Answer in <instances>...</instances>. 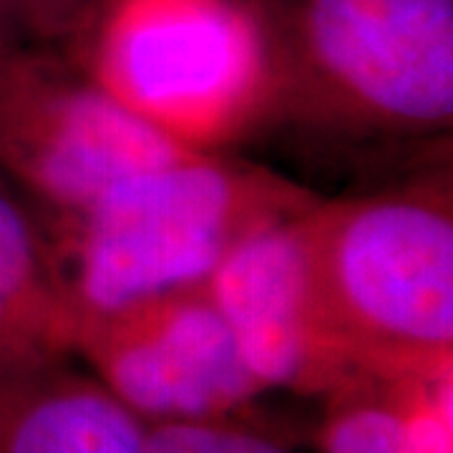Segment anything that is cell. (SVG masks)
<instances>
[{
	"mask_svg": "<svg viewBox=\"0 0 453 453\" xmlns=\"http://www.w3.org/2000/svg\"><path fill=\"white\" fill-rule=\"evenodd\" d=\"M144 426V453H295L252 413Z\"/></svg>",
	"mask_w": 453,
	"mask_h": 453,
	"instance_id": "7c38bea8",
	"label": "cell"
},
{
	"mask_svg": "<svg viewBox=\"0 0 453 453\" xmlns=\"http://www.w3.org/2000/svg\"><path fill=\"white\" fill-rule=\"evenodd\" d=\"M144 428L76 357L0 372V453H144Z\"/></svg>",
	"mask_w": 453,
	"mask_h": 453,
	"instance_id": "ba28073f",
	"label": "cell"
},
{
	"mask_svg": "<svg viewBox=\"0 0 453 453\" xmlns=\"http://www.w3.org/2000/svg\"><path fill=\"white\" fill-rule=\"evenodd\" d=\"M73 357L144 423L247 416L267 395L207 282L83 318Z\"/></svg>",
	"mask_w": 453,
	"mask_h": 453,
	"instance_id": "8992f818",
	"label": "cell"
},
{
	"mask_svg": "<svg viewBox=\"0 0 453 453\" xmlns=\"http://www.w3.org/2000/svg\"><path fill=\"white\" fill-rule=\"evenodd\" d=\"M405 453H453V365L388 380Z\"/></svg>",
	"mask_w": 453,
	"mask_h": 453,
	"instance_id": "8fae6325",
	"label": "cell"
},
{
	"mask_svg": "<svg viewBox=\"0 0 453 453\" xmlns=\"http://www.w3.org/2000/svg\"><path fill=\"white\" fill-rule=\"evenodd\" d=\"M58 357L71 356L58 353L49 340L41 338L0 295V372L31 368Z\"/></svg>",
	"mask_w": 453,
	"mask_h": 453,
	"instance_id": "5bb4252c",
	"label": "cell"
},
{
	"mask_svg": "<svg viewBox=\"0 0 453 453\" xmlns=\"http://www.w3.org/2000/svg\"><path fill=\"white\" fill-rule=\"evenodd\" d=\"M325 403L318 453H405L388 380H365Z\"/></svg>",
	"mask_w": 453,
	"mask_h": 453,
	"instance_id": "30bf717a",
	"label": "cell"
},
{
	"mask_svg": "<svg viewBox=\"0 0 453 453\" xmlns=\"http://www.w3.org/2000/svg\"><path fill=\"white\" fill-rule=\"evenodd\" d=\"M288 88L342 127L426 136L453 119V0H300Z\"/></svg>",
	"mask_w": 453,
	"mask_h": 453,
	"instance_id": "277c9868",
	"label": "cell"
},
{
	"mask_svg": "<svg viewBox=\"0 0 453 453\" xmlns=\"http://www.w3.org/2000/svg\"><path fill=\"white\" fill-rule=\"evenodd\" d=\"M300 232L325 320L365 378L453 365L449 192L318 199Z\"/></svg>",
	"mask_w": 453,
	"mask_h": 453,
	"instance_id": "7a4b0ae2",
	"label": "cell"
},
{
	"mask_svg": "<svg viewBox=\"0 0 453 453\" xmlns=\"http://www.w3.org/2000/svg\"><path fill=\"white\" fill-rule=\"evenodd\" d=\"M300 217L240 244L207 288L262 388L327 401L371 378L325 320L310 280Z\"/></svg>",
	"mask_w": 453,
	"mask_h": 453,
	"instance_id": "52a82bcc",
	"label": "cell"
},
{
	"mask_svg": "<svg viewBox=\"0 0 453 453\" xmlns=\"http://www.w3.org/2000/svg\"><path fill=\"white\" fill-rule=\"evenodd\" d=\"M0 295L33 330L73 357L79 315L68 297L41 214L0 177Z\"/></svg>",
	"mask_w": 453,
	"mask_h": 453,
	"instance_id": "9c48e42d",
	"label": "cell"
},
{
	"mask_svg": "<svg viewBox=\"0 0 453 453\" xmlns=\"http://www.w3.org/2000/svg\"><path fill=\"white\" fill-rule=\"evenodd\" d=\"M318 199L273 169L187 151L116 181L46 234L81 323L210 282L240 244Z\"/></svg>",
	"mask_w": 453,
	"mask_h": 453,
	"instance_id": "6da1fadb",
	"label": "cell"
},
{
	"mask_svg": "<svg viewBox=\"0 0 453 453\" xmlns=\"http://www.w3.org/2000/svg\"><path fill=\"white\" fill-rule=\"evenodd\" d=\"M73 0H0V41L41 46L73 18Z\"/></svg>",
	"mask_w": 453,
	"mask_h": 453,
	"instance_id": "4fadbf2b",
	"label": "cell"
},
{
	"mask_svg": "<svg viewBox=\"0 0 453 453\" xmlns=\"http://www.w3.org/2000/svg\"><path fill=\"white\" fill-rule=\"evenodd\" d=\"M172 144L41 46L0 41V177L53 222L86 210Z\"/></svg>",
	"mask_w": 453,
	"mask_h": 453,
	"instance_id": "5b68a950",
	"label": "cell"
},
{
	"mask_svg": "<svg viewBox=\"0 0 453 453\" xmlns=\"http://www.w3.org/2000/svg\"><path fill=\"white\" fill-rule=\"evenodd\" d=\"M273 49L242 0H113L88 76L172 144L217 151L277 101Z\"/></svg>",
	"mask_w": 453,
	"mask_h": 453,
	"instance_id": "3957f363",
	"label": "cell"
}]
</instances>
